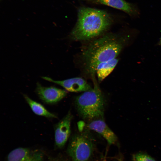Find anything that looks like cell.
I'll return each instance as SVG.
<instances>
[{"label":"cell","instance_id":"7c38bea8","mask_svg":"<svg viewBox=\"0 0 161 161\" xmlns=\"http://www.w3.org/2000/svg\"><path fill=\"white\" fill-rule=\"evenodd\" d=\"M24 96L32 112L36 114L48 118H55L56 115L48 111L42 104L33 100L27 95Z\"/></svg>","mask_w":161,"mask_h":161},{"label":"cell","instance_id":"5bb4252c","mask_svg":"<svg viewBox=\"0 0 161 161\" xmlns=\"http://www.w3.org/2000/svg\"><path fill=\"white\" fill-rule=\"evenodd\" d=\"M159 44L160 45H161V38L160 40V41L159 42Z\"/></svg>","mask_w":161,"mask_h":161},{"label":"cell","instance_id":"5b68a950","mask_svg":"<svg viewBox=\"0 0 161 161\" xmlns=\"http://www.w3.org/2000/svg\"><path fill=\"white\" fill-rule=\"evenodd\" d=\"M36 92L39 98L47 104H55L60 101L66 95V92L55 87H44L39 83L37 84Z\"/></svg>","mask_w":161,"mask_h":161},{"label":"cell","instance_id":"30bf717a","mask_svg":"<svg viewBox=\"0 0 161 161\" xmlns=\"http://www.w3.org/2000/svg\"><path fill=\"white\" fill-rule=\"evenodd\" d=\"M94 1L122 10L130 15H135L137 12L135 6L124 0H95Z\"/></svg>","mask_w":161,"mask_h":161},{"label":"cell","instance_id":"8992f818","mask_svg":"<svg viewBox=\"0 0 161 161\" xmlns=\"http://www.w3.org/2000/svg\"><path fill=\"white\" fill-rule=\"evenodd\" d=\"M72 117L71 113L69 112L67 115L55 126V142L56 145L58 148L63 147L69 137Z\"/></svg>","mask_w":161,"mask_h":161},{"label":"cell","instance_id":"7a4b0ae2","mask_svg":"<svg viewBox=\"0 0 161 161\" xmlns=\"http://www.w3.org/2000/svg\"><path fill=\"white\" fill-rule=\"evenodd\" d=\"M122 39L116 35L109 34L90 43L82 54L86 70L93 74L99 64L116 58L123 47Z\"/></svg>","mask_w":161,"mask_h":161},{"label":"cell","instance_id":"6da1fadb","mask_svg":"<svg viewBox=\"0 0 161 161\" xmlns=\"http://www.w3.org/2000/svg\"><path fill=\"white\" fill-rule=\"evenodd\" d=\"M112 19L105 11L83 8L78 13V19L70 37L76 41H86L98 36L109 27Z\"/></svg>","mask_w":161,"mask_h":161},{"label":"cell","instance_id":"4fadbf2b","mask_svg":"<svg viewBox=\"0 0 161 161\" xmlns=\"http://www.w3.org/2000/svg\"><path fill=\"white\" fill-rule=\"evenodd\" d=\"M132 161H157L148 154L143 152H139L134 154Z\"/></svg>","mask_w":161,"mask_h":161},{"label":"cell","instance_id":"9c48e42d","mask_svg":"<svg viewBox=\"0 0 161 161\" xmlns=\"http://www.w3.org/2000/svg\"><path fill=\"white\" fill-rule=\"evenodd\" d=\"M7 161H43L41 155L21 147L15 148L8 154Z\"/></svg>","mask_w":161,"mask_h":161},{"label":"cell","instance_id":"3957f363","mask_svg":"<svg viewBox=\"0 0 161 161\" xmlns=\"http://www.w3.org/2000/svg\"><path fill=\"white\" fill-rule=\"evenodd\" d=\"M75 104L79 113L84 119L93 120L103 117V99L101 92L96 86L93 89L78 96Z\"/></svg>","mask_w":161,"mask_h":161},{"label":"cell","instance_id":"8fae6325","mask_svg":"<svg viewBox=\"0 0 161 161\" xmlns=\"http://www.w3.org/2000/svg\"><path fill=\"white\" fill-rule=\"evenodd\" d=\"M118 61L115 58L99 64L96 68V73L98 81L101 82L108 76L113 71Z\"/></svg>","mask_w":161,"mask_h":161},{"label":"cell","instance_id":"52a82bcc","mask_svg":"<svg viewBox=\"0 0 161 161\" xmlns=\"http://www.w3.org/2000/svg\"><path fill=\"white\" fill-rule=\"evenodd\" d=\"M44 80L58 84L71 92H85L92 88L87 82L80 77H75L62 80H55L51 78L42 76Z\"/></svg>","mask_w":161,"mask_h":161},{"label":"cell","instance_id":"277c9868","mask_svg":"<svg viewBox=\"0 0 161 161\" xmlns=\"http://www.w3.org/2000/svg\"><path fill=\"white\" fill-rule=\"evenodd\" d=\"M93 140L87 134L75 135L69 144L67 152L72 161H88L95 150Z\"/></svg>","mask_w":161,"mask_h":161},{"label":"cell","instance_id":"ba28073f","mask_svg":"<svg viewBox=\"0 0 161 161\" xmlns=\"http://www.w3.org/2000/svg\"><path fill=\"white\" fill-rule=\"evenodd\" d=\"M87 126L101 135L109 145L114 144L117 142V136L102 119L93 120L88 124Z\"/></svg>","mask_w":161,"mask_h":161}]
</instances>
